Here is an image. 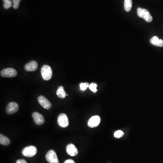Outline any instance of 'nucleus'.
Wrapping results in <instances>:
<instances>
[{
    "label": "nucleus",
    "mask_w": 163,
    "mask_h": 163,
    "mask_svg": "<svg viewBox=\"0 0 163 163\" xmlns=\"http://www.w3.org/2000/svg\"><path fill=\"white\" fill-rule=\"evenodd\" d=\"M137 12L138 17L144 19L147 22H151L152 21V17L151 16L150 12L146 9L139 7L137 8Z\"/></svg>",
    "instance_id": "obj_1"
},
{
    "label": "nucleus",
    "mask_w": 163,
    "mask_h": 163,
    "mask_svg": "<svg viewBox=\"0 0 163 163\" xmlns=\"http://www.w3.org/2000/svg\"><path fill=\"white\" fill-rule=\"evenodd\" d=\"M41 73L43 80L48 81L52 76V70L51 67L47 65H44L41 69Z\"/></svg>",
    "instance_id": "obj_2"
},
{
    "label": "nucleus",
    "mask_w": 163,
    "mask_h": 163,
    "mask_svg": "<svg viewBox=\"0 0 163 163\" xmlns=\"http://www.w3.org/2000/svg\"><path fill=\"white\" fill-rule=\"evenodd\" d=\"M37 150L34 146L26 147L22 150V154L25 157H32L36 154Z\"/></svg>",
    "instance_id": "obj_3"
},
{
    "label": "nucleus",
    "mask_w": 163,
    "mask_h": 163,
    "mask_svg": "<svg viewBox=\"0 0 163 163\" xmlns=\"http://www.w3.org/2000/svg\"><path fill=\"white\" fill-rule=\"evenodd\" d=\"M46 159L49 163H59L56 152L54 150H50L46 154Z\"/></svg>",
    "instance_id": "obj_4"
},
{
    "label": "nucleus",
    "mask_w": 163,
    "mask_h": 163,
    "mask_svg": "<svg viewBox=\"0 0 163 163\" xmlns=\"http://www.w3.org/2000/svg\"><path fill=\"white\" fill-rule=\"evenodd\" d=\"M17 71L13 68H7V69H4L1 72V75L3 77H14L17 76Z\"/></svg>",
    "instance_id": "obj_5"
},
{
    "label": "nucleus",
    "mask_w": 163,
    "mask_h": 163,
    "mask_svg": "<svg viewBox=\"0 0 163 163\" xmlns=\"http://www.w3.org/2000/svg\"><path fill=\"white\" fill-rule=\"evenodd\" d=\"M58 124L61 128H65L69 125V119L68 117L64 113H62L59 115L57 120Z\"/></svg>",
    "instance_id": "obj_6"
},
{
    "label": "nucleus",
    "mask_w": 163,
    "mask_h": 163,
    "mask_svg": "<svg viewBox=\"0 0 163 163\" xmlns=\"http://www.w3.org/2000/svg\"><path fill=\"white\" fill-rule=\"evenodd\" d=\"M19 106L17 103L11 102L8 103L6 107V112L8 114H12L18 110Z\"/></svg>",
    "instance_id": "obj_7"
},
{
    "label": "nucleus",
    "mask_w": 163,
    "mask_h": 163,
    "mask_svg": "<svg viewBox=\"0 0 163 163\" xmlns=\"http://www.w3.org/2000/svg\"><path fill=\"white\" fill-rule=\"evenodd\" d=\"M101 122V118L99 116H94L90 118L88 121V125L91 128L98 127Z\"/></svg>",
    "instance_id": "obj_8"
},
{
    "label": "nucleus",
    "mask_w": 163,
    "mask_h": 163,
    "mask_svg": "<svg viewBox=\"0 0 163 163\" xmlns=\"http://www.w3.org/2000/svg\"><path fill=\"white\" fill-rule=\"evenodd\" d=\"M38 100L40 104L44 109H49L52 106L50 101L43 96L38 97Z\"/></svg>",
    "instance_id": "obj_9"
},
{
    "label": "nucleus",
    "mask_w": 163,
    "mask_h": 163,
    "mask_svg": "<svg viewBox=\"0 0 163 163\" xmlns=\"http://www.w3.org/2000/svg\"><path fill=\"white\" fill-rule=\"evenodd\" d=\"M33 120L34 122L38 125L43 124L44 122V117L39 112H35L32 114Z\"/></svg>",
    "instance_id": "obj_10"
},
{
    "label": "nucleus",
    "mask_w": 163,
    "mask_h": 163,
    "mask_svg": "<svg viewBox=\"0 0 163 163\" xmlns=\"http://www.w3.org/2000/svg\"><path fill=\"white\" fill-rule=\"evenodd\" d=\"M67 153L71 156H75L78 154L77 148L72 144H70L66 147Z\"/></svg>",
    "instance_id": "obj_11"
},
{
    "label": "nucleus",
    "mask_w": 163,
    "mask_h": 163,
    "mask_svg": "<svg viewBox=\"0 0 163 163\" xmlns=\"http://www.w3.org/2000/svg\"><path fill=\"white\" fill-rule=\"evenodd\" d=\"M38 64L35 61H32L27 63L25 66V69L27 71H35L37 69Z\"/></svg>",
    "instance_id": "obj_12"
},
{
    "label": "nucleus",
    "mask_w": 163,
    "mask_h": 163,
    "mask_svg": "<svg viewBox=\"0 0 163 163\" xmlns=\"http://www.w3.org/2000/svg\"><path fill=\"white\" fill-rule=\"evenodd\" d=\"M150 42L151 44L156 46H163V40L159 39V38L156 36L153 37L150 40Z\"/></svg>",
    "instance_id": "obj_13"
},
{
    "label": "nucleus",
    "mask_w": 163,
    "mask_h": 163,
    "mask_svg": "<svg viewBox=\"0 0 163 163\" xmlns=\"http://www.w3.org/2000/svg\"><path fill=\"white\" fill-rule=\"evenodd\" d=\"M56 94L59 98L61 99H64L67 96L66 93L64 89V88L62 86H59L56 92Z\"/></svg>",
    "instance_id": "obj_14"
},
{
    "label": "nucleus",
    "mask_w": 163,
    "mask_h": 163,
    "mask_svg": "<svg viewBox=\"0 0 163 163\" xmlns=\"http://www.w3.org/2000/svg\"><path fill=\"white\" fill-rule=\"evenodd\" d=\"M0 144L3 146H8L10 144V140L9 138L2 135H0Z\"/></svg>",
    "instance_id": "obj_15"
},
{
    "label": "nucleus",
    "mask_w": 163,
    "mask_h": 163,
    "mask_svg": "<svg viewBox=\"0 0 163 163\" xmlns=\"http://www.w3.org/2000/svg\"><path fill=\"white\" fill-rule=\"evenodd\" d=\"M132 6V0H125L124 9L126 12H129Z\"/></svg>",
    "instance_id": "obj_16"
},
{
    "label": "nucleus",
    "mask_w": 163,
    "mask_h": 163,
    "mask_svg": "<svg viewBox=\"0 0 163 163\" xmlns=\"http://www.w3.org/2000/svg\"><path fill=\"white\" fill-rule=\"evenodd\" d=\"M3 1L4 2L3 6L5 9H9L12 5V2L11 0H3Z\"/></svg>",
    "instance_id": "obj_17"
},
{
    "label": "nucleus",
    "mask_w": 163,
    "mask_h": 163,
    "mask_svg": "<svg viewBox=\"0 0 163 163\" xmlns=\"http://www.w3.org/2000/svg\"><path fill=\"white\" fill-rule=\"evenodd\" d=\"M97 87H98V85L96 83H92L89 86V88L92 92L96 93H97V91H98L97 89Z\"/></svg>",
    "instance_id": "obj_18"
},
{
    "label": "nucleus",
    "mask_w": 163,
    "mask_h": 163,
    "mask_svg": "<svg viewBox=\"0 0 163 163\" xmlns=\"http://www.w3.org/2000/svg\"><path fill=\"white\" fill-rule=\"evenodd\" d=\"M114 136L116 138H119L123 136L124 132L122 130H118L114 133Z\"/></svg>",
    "instance_id": "obj_19"
},
{
    "label": "nucleus",
    "mask_w": 163,
    "mask_h": 163,
    "mask_svg": "<svg viewBox=\"0 0 163 163\" xmlns=\"http://www.w3.org/2000/svg\"><path fill=\"white\" fill-rule=\"evenodd\" d=\"M89 85L88 83H80V85H79L80 89H81V90H82V91H85L86 89H87L88 87H89Z\"/></svg>",
    "instance_id": "obj_20"
},
{
    "label": "nucleus",
    "mask_w": 163,
    "mask_h": 163,
    "mask_svg": "<svg viewBox=\"0 0 163 163\" xmlns=\"http://www.w3.org/2000/svg\"><path fill=\"white\" fill-rule=\"evenodd\" d=\"M20 0H12V2L13 3V7L14 9H17L19 6L20 1Z\"/></svg>",
    "instance_id": "obj_21"
},
{
    "label": "nucleus",
    "mask_w": 163,
    "mask_h": 163,
    "mask_svg": "<svg viewBox=\"0 0 163 163\" xmlns=\"http://www.w3.org/2000/svg\"><path fill=\"white\" fill-rule=\"evenodd\" d=\"M16 163H27V162L25 159H19L17 160Z\"/></svg>",
    "instance_id": "obj_22"
},
{
    "label": "nucleus",
    "mask_w": 163,
    "mask_h": 163,
    "mask_svg": "<svg viewBox=\"0 0 163 163\" xmlns=\"http://www.w3.org/2000/svg\"><path fill=\"white\" fill-rule=\"evenodd\" d=\"M64 163H75V162L72 159H68V160H65Z\"/></svg>",
    "instance_id": "obj_23"
}]
</instances>
